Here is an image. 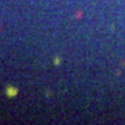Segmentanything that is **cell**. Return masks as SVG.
Here are the masks:
<instances>
[{"label": "cell", "instance_id": "obj_1", "mask_svg": "<svg viewBox=\"0 0 125 125\" xmlns=\"http://www.w3.org/2000/svg\"><path fill=\"white\" fill-rule=\"evenodd\" d=\"M18 88L15 86H12V85H8L6 88H5V94L7 97H15L18 95Z\"/></svg>", "mask_w": 125, "mask_h": 125}, {"label": "cell", "instance_id": "obj_2", "mask_svg": "<svg viewBox=\"0 0 125 125\" xmlns=\"http://www.w3.org/2000/svg\"><path fill=\"white\" fill-rule=\"evenodd\" d=\"M60 62H62V59L59 58L58 56H56V57L53 58V64L56 65V66H58V65L60 64Z\"/></svg>", "mask_w": 125, "mask_h": 125}]
</instances>
